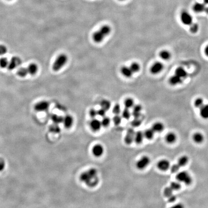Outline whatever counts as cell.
Segmentation results:
<instances>
[{
  "label": "cell",
  "instance_id": "obj_1",
  "mask_svg": "<svg viewBox=\"0 0 208 208\" xmlns=\"http://www.w3.org/2000/svg\"><path fill=\"white\" fill-rule=\"evenodd\" d=\"M79 179L90 187H95L99 183L97 171L95 168L90 169L87 171L82 173L79 176Z\"/></svg>",
  "mask_w": 208,
  "mask_h": 208
},
{
  "label": "cell",
  "instance_id": "obj_2",
  "mask_svg": "<svg viewBox=\"0 0 208 208\" xmlns=\"http://www.w3.org/2000/svg\"><path fill=\"white\" fill-rule=\"evenodd\" d=\"M68 60L67 55L61 54L58 55L53 65L52 69L54 71H58L65 65Z\"/></svg>",
  "mask_w": 208,
  "mask_h": 208
},
{
  "label": "cell",
  "instance_id": "obj_3",
  "mask_svg": "<svg viewBox=\"0 0 208 208\" xmlns=\"http://www.w3.org/2000/svg\"><path fill=\"white\" fill-rule=\"evenodd\" d=\"M176 179L178 182L184 183L187 185H189L192 183V180L189 174L185 171H182L177 173Z\"/></svg>",
  "mask_w": 208,
  "mask_h": 208
},
{
  "label": "cell",
  "instance_id": "obj_4",
  "mask_svg": "<svg viewBox=\"0 0 208 208\" xmlns=\"http://www.w3.org/2000/svg\"><path fill=\"white\" fill-rule=\"evenodd\" d=\"M21 64L22 60L20 57L16 56L13 57H12L9 62L7 68L9 70H12L21 65Z\"/></svg>",
  "mask_w": 208,
  "mask_h": 208
},
{
  "label": "cell",
  "instance_id": "obj_5",
  "mask_svg": "<svg viewBox=\"0 0 208 208\" xmlns=\"http://www.w3.org/2000/svg\"><path fill=\"white\" fill-rule=\"evenodd\" d=\"M50 103L47 101H41L38 102L34 106V109L38 112H43L48 110Z\"/></svg>",
  "mask_w": 208,
  "mask_h": 208
},
{
  "label": "cell",
  "instance_id": "obj_6",
  "mask_svg": "<svg viewBox=\"0 0 208 208\" xmlns=\"http://www.w3.org/2000/svg\"><path fill=\"white\" fill-rule=\"evenodd\" d=\"M150 163V159L147 156L142 157L136 163V167L139 170H143L149 165Z\"/></svg>",
  "mask_w": 208,
  "mask_h": 208
},
{
  "label": "cell",
  "instance_id": "obj_7",
  "mask_svg": "<svg viewBox=\"0 0 208 208\" xmlns=\"http://www.w3.org/2000/svg\"><path fill=\"white\" fill-rule=\"evenodd\" d=\"M135 132L133 128H131L128 129L124 139L125 142L126 144H130L133 143L135 138Z\"/></svg>",
  "mask_w": 208,
  "mask_h": 208
},
{
  "label": "cell",
  "instance_id": "obj_8",
  "mask_svg": "<svg viewBox=\"0 0 208 208\" xmlns=\"http://www.w3.org/2000/svg\"><path fill=\"white\" fill-rule=\"evenodd\" d=\"M181 20L185 25H190L193 23V18L191 15L187 11H184L181 15Z\"/></svg>",
  "mask_w": 208,
  "mask_h": 208
},
{
  "label": "cell",
  "instance_id": "obj_9",
  "mask_svg": "<svg viewBox=\"0 0 208 208\" xmlns=\"http://www.w3.org/2000/svg\"><path fill=\"white\" fill-rule=\"evenodd\" d=\"M104 149L101 144H97L94 146L92 149V153L96 157H99L103 154Z\"/></svg>",
  "mask_w": 208,
  "mask_h": 208
},
{
  "label": "cell",
  "instance_id": "obj_10",
  "mask_svg": "<svg viewBox=\"0 0 208 208\" xmlns=\"http://www.w3.org/2000/svg\"><path fill=\"white\" fill-rule=\"evenodd\" d=\"M163 67L164 66L162 63L160 62H157L155 63L152 65L150 69V71L153 74H157L162 70Z\"/></svg>",
  "mask_w": 208,
  "mask_h": 208
},
{
  "label": "cell",
  "instance_id": "obj_11",
  "mask_svg": "<svg viewBox=\"0 0 208 208\" xmlns=\"http://www.w3.org/2000/svg\"><path fill=\"white\" fill-rule=\"evenodd\" d=\"M90 127L92 130L94 132H98L100 130L102 127L101 122L95 118L93 119L90 122Z\"/></svg>",
  "mask_w": 208,
  "mask_h": 208
},
{
  "label": "cell",
  "instance_id": "obj_12",
  "mask_svg": "<svg viewBox=\"0 0 208 208\" xmlns=\"http://www.w3.org/2000/svg\"><path fill=\"white\" fill-rule=\"evenodd\" d=\"M105 37H106L103 34V33L99 30L97 31H95L93 33V39L95 43L98 44V43L102 42Z\"/></svg>",
  "mask_w": 208,
  "mask_h": 208
},
{
  "label": "cell",
  "instance_id": "obj_13",
  "mask_svg": "<svg viewBox=\"0 0 208 208\" xmlns=\"http://www.w3.org/2000/svg\"><path fill=\"white\" fill-rule=\"evenodd\" d=\"M157 167L160 170L165 171L170 167V163L167 160H162L158 162Z\"/></svg>",
  "mask_w": 208,
  "mask_h": 208
},
{
  "label": "cell",
  "instance_id": "obj_14",
  "mask_svg": "<svg viewBox=\"0 0 208 208\" xmlns=\"http://www.w3.org/2000/svg\"><path fill=\"white\" fill-rule=\"evenodd\" d=\"M73 118L71 115H66L63 119V123L64 124L65 127L66 128H70L73 124Z\"/></svg>",
  "mask_w": 208,
  "mask_h": 208
},
{
  "label": "cell",
  "instance_id": "obj_15",
  "mask_svg": "<svg viewBox=\"0 0 208 208\" xmlns=\"http://www.w3.org/2000/svg\"><path fill=\"white\" fill-rule=\"evenodd\" d=\"M122 74L126 78H131L133 74V72L130 68V67L123 66L120 69Z\"/></svg>",
  "mask_w": 208,
  "mask_h": 208
},
{
  "label": "cell",
  "instance_id": "obj_16",
  "mask_svg": "<svg viewBox=\"0 0 208 208\" xmlns=\"http://www.w3.org/2000/svg\"><path fill=\"white\" fill-rule=\"evenodd\" d=\"M28 74L31 75H34L36 74L38 70V66L35 63H31L30 64L27 68Z\"/></svg>",
  "mask_w": 208,
  "mask_h": 208
},
{
  "label": "cell",
  "instance_id": "obj_17",
  "mask_svg": "<svg viewBox=\"0 0 208 208\" xmlns=\"http://www.w3.org/2000/svg\"><path fill=\"white\" fill-rule=\"evenodd\" d=\"M133 110L132 112V115L134 117H139L141 116V112L142 106L140 105H134L133 106Z\"/></svg>",
  "mask_w": 208,
  "mask_h": 208
},
{
  "label": "cell",
  "instance_id": "obj_18",
  "mask_svg": "<svg viewBox=\"0 0 208 208\" xmlns=\"http://www.w3.org/2000/svg\"><path fill=\"white\" fill-rule=\"evenodd\" d=\"M182 82V79L177 75H174L171 76L169 79L170 84L172 85H176L180 84Z\"/></svg>",
  "mask_w": 208,
  "mask_h": 208
},
{
  "label": "cell",
  "instance_id": "obj_19",
  "mask_svg": "<svg viewBox=\"0 0 208 208\" xmlns=\"http://www.w3.org/2000/svg\"><path fill=\"white\" fill-rule=\"evenodd\" d=\"M206 6L204 3H197L194 4L193 6V10L194 11L197 13H201L204 12Z\"/></svg>",
  "mask_w": 208,
  "mask_h": 208
},
{
  "label": "cell",
  "instance_id": "obj_20",
  "mask_svg": "<svg viewBox=\"0 0 208 208\" xmlns=\"http://www.w3.org/2000/svg\"><path fill=\"white\" fill-rule=\"evenodd\" d=\"M164 128V125L160 122L155 123L152 127V129H153L155 133H160L162 132Z\"/></svg>",
  "mask_w": 208,
  "mask_h": 208
},
{
  "label": "cell",
  "instance_id": "obj_21",
  "mask_svg": "<svg viewBox=\"0 0 208 208\" xmlns=\"http://www.w3.org/2000/svg\"><path fill=\"white\" fill-rule=\"evenodd\" d=\"M144 138V135L143 132H142L141 131H138L135 132V133L134 141L136 144H139L142 142Z\"/></svg>",
  "mask_w": 208,
  "mask_h": 208
},
{
  "label": "cell",
  "instance_id": "obj_22",
  "mask_svg": "<svg viewBox=\"0 0 208 208\" xmlns=\"http://www.w3.org/2000/svg\"><path fill=\"white\" fill-rule=\"evenodd\" d=\"M176 74L178 76L180 77L182 79L187 77V73L184 68L182 67H179L176 69Z\"/></svg>",
  "mask_w": 208,
  "mask_h": 208
},
{
  "label": "cell",
  "instance_id": "obj_23",
  "mask_svg": "<svg viewBox=\"0 0 208 208\" xmlns=\"http://www.w3.org/2000/svg\"><path fill=\"white\" fill-rule=\"evenodd\" d=\"M200 108V116L203 119H208V104L203 105Z\"/></svg>",
  "mask_w": 208,
  "mask_h": 208
},
{
  "label": "cell",
  "instance_id": "obj_24",
  "mask_svg": "<svg viewBox=\"0 0 208 208\" xmlns=\"http://www.w3.org/2000/svg\"><path fill=\"white\" fill-rule=\"evenodd\" d=\"M165 139L167 143L172 144L174 143L176 140V135L173 133H169L166 136Z\"/></svg>",
  "mask_w": 208,
  "mask_h": 208
},
{
  "label": "cell",
  "instance_id": "obj_25",
  "mask_svg": "<svg viewBox=\"0 0 208 208\" xmlns=\"http://www.w3.org/2000/svg\"><path fill=\"white\" fill-rule=\"evenodd\" d=\"M99 30L103 33V34L105 35V37H106L111 33V28L109 26L105 25L102 26Z\"/></svg>",
  "mask_w": 208,
  "mask_h": 208
},
{
  "label": "cell",
  "instance_id": "obj_26",
  "mask_svg": "<svg viewBox=\"0 0 208 208\" xmlns=\"http://www.w3.org/2000/svg\"><path fill=\"white\" fill-rule=\"evenodd\" d=\"M193 138L196 143L200 144L203 141L204 136L202 134H201L200 133H196L194 134Z\"/></svg>",
  "mask_w": 208,
  "mask_h": 208
},
{
  "label": "cell",
  "instance_id": "obj_27",
  "mask_svg": "<svg viewBox=\"0 0 208 208\" xmlns=\"http://www.w3.org/2000/svg\"><path fill=\"white\" fill-rule=\"evenodd\" d=\"M100 106L105 111H108L110 109L111 107V103L109 100L104 99L101 102Z\"/></svg>",
  "mask_w": 208,
  "mask_h": 208
},
{
  "label": "cell",
  "instance_id": "obj_28",
  "mask_svg": "<svg viewBox=\"0 0 208 208\" xmlns=\"http://www.w3.org/2000/svg\"><path fill=\"white\" fill-rule=\"evenodd\" d=\"M64 117L62 116L57 115V114H54L51 117V119L53 123L59 124L60 123H62Z\"/></svg>",
  "mask_w": 208,
  "mask_h": 208
},
{
  "label": "cell",
  "instance_id": "obj_29",
  "mask_svg": "<svg viewBox=\"0 0 208 208\" xmlns=\"http://www.w3.org/2000/svg\"><path fill=\"white\" fill-rule=\"evenodd\" d=\"M154 131L151 128V129H147L145 131V132L144 133V138H146L149 139V140H150L153 138V137L154 136Z\"/></svg>",
  "mask_w": 208,
  "mask_h": 208
},
{
  "label": "cell",
  "instance_id": "obj_30",
  "mask_svg": "<svg viewBox=\"0 0 208 208\" xmlns=\"http://www.w3.org/2000/svg\"><path fill=\"white\" fill-rule=\"evenodd\" d=\"M49 131L53 133H59L61 131V129L58 124L54 123L53 124L51 125L49 128Z\"/></svg>",
  "mask_w": 208,
  "mask_h": 208
},
{
  "label": "cell",
  "instance_id": "obj_31",
  "mask_svg": "<svg viewBox=\"0 0 208 208\" xmlns=\"http://www.w3.org/2000/svg\"><path fill=\"white\" fill-rule=\"evenodd\" d=\"M160 56L162 59L167 60L171 58V54L168 51L163 50L160 53Z\"/></svg>",
  "mask_w": 208,
  "mask_h": 208
},
{
  "label": "cell",
  "instance_id": "obj_32",
  "mask_svg": "<svg viewBox=\"0 0 208 208\" xmlns=\"http://www.w3.org/2000/svg\"><path fill=\"white\" fill-rule=\"evenodd\" d=\"M124 105L125 108L128 109L133 108V106L135 105L134 101L131 98H128L124 101Z\"/></svg>",
  "mask_w": 208,
  "mask_h": 208
},
{
  "label": "cell",
  "instance_id": "obj_33",
  "mask_svg": "<svg viewBox=\"0 0 208 208\" xmlns=\"http://www.w3.org/2000/svg\"><path fill=\"white\" fill-rule=\"evenodd\" d=\"M188 162V158L186 156H183L179 159L178 164L180 167H184L187 163Z\"/></svg>",
  "mask_w": 208,
  "mask_h": 208
},
{
  "label": "cell",
  "instance_id": "obj_34",
  "mask_svg": "<svg viewBox=\"0 0 208 208\" xmlns=\"http://www.w3.org/2000/svg\"><path fill=\"white\" fill-rule=\"evenodd\" d=\"M17 74L21 77H25L28 74V70L26 68H20L17 70Z\"/></svg>",
  "mask_w": 208,
  "mask_h": 208
},
{
  "label": "cell",
  "instance_id": "obj_35",
  "mask_svg": "<svg viewBox=\"0 0 208 208\" xmlns=\"http://www.w3.org/2000/svg\"><path fill=\"white\" fill-rule=\"evenodd\" d=\"M130 68L132 70V72L133 73H136L138 72L140 70V65L136 62H133L131 65Z\"/></svg>",
  "mask_w": 208,
  "mask_h": 208
},
{
  "label": "cell",
  "instance_id": "obj_36",
  "mask_svg": "<svg viewBox=\"0 0 208 208\" xmlns=\"http://www.w3.org/2000/svg\"><path fill=\"white\" fill-rule=\"evenodd\" d=\"M131 113L128 108H125L122 112V117L126 120H129L130 118Z\"/></svg>",
  "mask_w": 208,
  "mask_h": 208
},
{
  "label": "cell",
  "instance_id": "obj_37",
  "mask_svg": "<svg viewBox=\"0 0 208 208\" xmlns=\"http://www.w3.org/2000/svg\"><path fill=\"white\" fill-rule=\"evenodd\" d=\"M142 120L139 117H135L131 122V124L133 127H138L141 124Z\"/></svg>",
  "mask_w": 208,
  "mask_h": 208
},
{
  "label": "cell",
  "instance_id": "obj_38",
  "mask_svg": "<svg viewBox=\"0 0 208 208\" xmlns=\"http://www.w3.org/2000/svg\"><path fill=\"white\" fill-rule=\"evenodd\" d=\"M9 61L6 57H1L0 59V67L2 68H7Z\"/></svg>",
  "mask_w": 208,
  "mask_h": 208
},
{
  "label": "cell",
  "instance_id": "obj_39",
  "mask_svg": "<svg viewBox=\"0 0 208 208\" xmlns=\"http://www.w3.org/2000/svg\"><path fill=\"white\" fill-rule=\"evenodd\" d=\"M101 122L102 126H103L104 127H107L109 126L111 123V119L109 117L105 116V117H104L103 119Z\"/></svg>",
  "mask_w": 208,
  "mask_h": 208
},
{
  "label": "cell",
  "instance_id": "obj_40",
  "mask_svg": "<svg viewBox=\"0 0 208 208\" xmlns=\"http://www.w3.org/2000/svg\"><path fill=\"white\" fill-rule=\"evenodd\" d=\"M170 187L173 190V191L177 190L180 189L181 187V185L178 182H173L170 185Z\"/></svg>",
  "mask_w": 208,
  "mask_h": 208
},
{
  "label": "cell",
  "instance_id": "obj_41",
  "mask_svg": "<svg viewBox=\"0 0 208 208\" xmlns=\"http://www.w3.org/2000/svg\"><path fill=\"white\" fill-rule=\"evenodd\" d=\"M113 121L115 125H119L122 121V117L119 115H115L113 118Z\"/></svg>",
  "mask_w": 208,
  "mask_h": 208
},
{
  "label": "cell",
  "instance_id": "obj_42",
  "mask_svg": "<svg viewBox=\"0 0 208 208\" xmlns=\"http://www.w3.org/2000/svg\"><path fill=\"white\" fill-rule=\"evenodd\" d=\"M194 105H195V106L197 108H201V106H202L203 105H204L203 100L201 98H197L195 101Z\"/></svg>",
  "mask_w": 208,
  "mask_h": 208
},
{
  "label": "cell",
  "instance_id": "obj_43",
  "mask_svg": "<svg viewBox=\"0 0 208 208\" xmlns=\"http://www.w3.org/2000/svg\"><path fill=\"white\" fill-rule=\"evenodd\" d=\"M112 112L115 115H119L121 112V108L120 105L119 104H116V105L114 106Z\"/></svg>",
  "mask_w": 208,
  "mask_h": 208
},
{
  "label": "cell",
  "instance_id": "obj_44",
  "mask_svg": "<svg viewBox=\"0 0 208 208\" xmlns=\"http://www.w3.org/2000/svg\"><path fill=\"white\" fill-rule=\"evenodd\" d=\"M198 24L197 23H192L190 25V30L191 32L193 33H195L197 32V31H198Z\"/></svg>",
  "mask_w": 208,
  "mask_h": 208
},
{
  "label": "cell",
  "instance_id": "obj_45",
  "mask_svg": "<svg viewBox=\"0 0 208 208\" xmlns=\"http://www.w3.org/2000/svg\"><path fill=\"white\" fill-rule=\"evenodd\" d=\"M173 190L170 187H166L164 190V195L165 197L168 198L173 195Z\"/></svg>",
  "mask_w": 208,
  "mask_h": 208
},
{
  "label": "cell",
  "instance_id": "obj_46",
  "mask_svg": "<svg viewBox=\"0 0 208 208\" xmlns=\"http://www.w3.org/2000/svg\"><path fill=\"white\" fill-rule=\"evenodd\" d=\"M180 166L178 164H174L171 167V171L173 173H176L178 172L180 169Z\"/></svg>",
  "mask_w": 208,
  "mask_h": 208
},
{
  "label": "cell",
  "instance_id": "obj_47",
  "mask_svg": "<svg viewBox=\"0 0 208 208\" xmlns=\"http://www.w3.org/2000/svg\"><path fill=\"white\" fill-rule=\"evenodd\" d=\"M7 52V47L4 45L0 44V55H4Z\"/></svg>",
  "mask_w": 208,
  "mask_h": 208
},
{
  "label": "cell",
  "instance_id": "obj_48",
  "mask_svg": "<svg viewBox=\"0 0 208 208\" xmlns=\"http://www.w3.org/2000/svg\"><path fill=\"white\" fill-rule=\"evenodd\" d=\"M6 167V162L4 159L0 158V171H3Z\"/></svg>",
  "mask_w": 208,
  "mask_h": 208
},
{
  "label": "cell",
  "instance_id": "obj_49",
  "mask_svg": "<svg viewBox=\"0 0 208 208\" xmlns=\"http://www.w3.org/2000/svg\"><path fill=\"white\" fill-rule=\"evenodd\" d=\"M89 115L92 118L94 119L97 115V111L95 109L92 108L90 111Z\"/></svg>",
  "mask_w": 208,
  "mask_h": 208
},
{
  "label": "cell",
  "instance_id": "obj_50",
  "mask_svg": "<svg viewBox=\"0 0 208 208\" xmlns=\"http://www.w3.org/2000/svg\"><path fill=\"white\" fill-rule=\"evenodd\" d=\"M97 111V115H99V116L102 117H104L106 116V111L103 109L102 108L101 109H99Z\"/></svg>",
  "mask_w": 208,
  "mask_h": 208
},
{
  "label": "cell",
  "instance_id": "obj_51",
  "mask_svg": "<svg viewBox=\"0 0 208 208\" xmlns=\"http://www.w3.org/2000/svg\"><path fill=\"white\" fill-rule=\"evenodd\" d=\"M176 196H175L173 195H171V196L168 197V200L170 202H173V201L176 200Z\"/></svg>",
  "mask_w": 208,
  "mask_h": 208
},
{
  "label": "cell",
  "instance_id": "obj_52",
  "mask_svg": "<svg viewBox=\"0 0 208 208\" xmlns=\"http://www.w3.org/2000/svg\"><path fill=\"white\" fill-rule=\"evenodd\" d=\"M205 53L206 55L208 57V46H207V47H206L205 50Z\"/></svg>",
  "mask_w": 208,
  "mask_h": 208
},
{
  "label": "cell",
  "instance_id": "obj_53",
  "mask_svg": "<svg viewBox=\"0 0 208 208\" xmlns=\"http://www.w3.org/2000/svg\"><path fill=\"white\" fill-rule=\"evenodd\" d=\"M204 11L206 13H207V14H208V7H206Z\"/></svg>",
  "mask_w": 208,
  "mask_h": 208
},
{
  "label": "cell",
  "instance_id": "obj_54",
  "mask_svg": "<svg viewBox=\"0 0 208 208\" xmlns=\"http://www.w3.org/2000/svg\"><path fill=\"white\" fill-rule=\"evenodd\" d=\"M204 1L206 4H208V0H204Z\"/></svg>",
  "mask_w": 208,
  "mask_h": 208
},
{
  "label": "cell",
  "instance_id": "obj_55",
  "mask_svg": "<svg viewBox=\"0 0 208 208\" xmlns=\"http://www.w3.org/2000/svg\"><path fill=\"white\" fill-rule=\"evenodd\" d=\"M119 1H125V0H119Z\"/></svg>",
  "mask_w": 208,
  "mask_h": 208
},
{
  "label": "cell",
  "instance_id": "obj_56",
  "mask_svg": "<svg viewBox=\"0 0 208 208\" xmlns=\"http://www.w3.org/2000/svg\"><path fill=\"white\" fill-rule=\"evenodd\" d=\"M8 1H11V0H8Z\"/></svg>",
  "mask_w": 208,
  "mask_h": 208
}]
</instances>
